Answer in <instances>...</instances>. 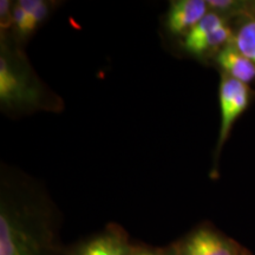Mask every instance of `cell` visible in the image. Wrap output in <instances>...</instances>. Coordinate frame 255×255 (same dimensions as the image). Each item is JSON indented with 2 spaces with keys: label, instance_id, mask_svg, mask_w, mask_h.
Masks as SVG:
<instances>
[{
  "label": "cell",
  "instance_id": "cell-1",
  "mask_svg": "<svg viewBox=\"0 0 255 255\" xmlns=\"http://www.w3.org/2000/svg\"><path fill=\"white\" fill-rule=\"evenodd\" d=\"M46 201L37 184L19 174H1L0 255H51L53 234Z\"/></svg>",
  "mask_w": 255,
  "mask_h": 255
},
{
  "label": "cell",
  "instance_id": "cell-2",
  "mask_svg": "<svg viewBox=\"0 0 255 255\" xmlns=\"http://www.w3.org/2000/svg\"><path fill=\"white\" fill-rule=\"evenodd\" d=\"M0 105L11 114L63 110L62 98L38 77L8 34H1L0 43Z\"/></svg>",
  "mask_w": 255,
  "mask_h": 255
},
{
  "label": "cell",
  "instance_id": "cell-3",
  "mask_svg": "<svg viewBox=\"0 0 255 255\" xmlns=\"http://www.w3.org/2000/svg\"><path fill=\"white\" fill-rule=\"evenodd\" d=\"M234 32L227 24V17L209 11L183 38V49L190 55L205 57L220 52L231 45Z\"/></svg>",
  "mask_w": 255,
  "mask_h": 255
},
{
  "label": "cell",
  "instance_id": "cell-4",
  "mask_svg": "<svg viewBox=\"0 0 255 255\" xmlns=\"http://www.w3.org/2000/svg\"><path fill=\"white\" fill-rule=\"evenodd\" d=\"M220 111H221V124L216 144L215 157H219L223 144L227 141L235 121L247 109L251 101V91L247 84L229 77L222 72L219 89Z\"/></svg>",
  "mask_w": 255,
  "mask_h": 255
},
{
  "label": "cell",
  "instance_id": "cell-5",
  "mask_svg": "<svg viewBox=\"0 0 255 255\" xmlns=\"http://www.w3.org/2000/svg\"><path fill=\"white\" fill-rule=\"evenodd\" d=\"M208 12L205 0H175L168 9L167 28L171 34L186 37Z\"/></svg>",
  "mask_w": 255,
  "mask_h": 255
},
{
  "label": "cell",
  "instance_id": "cell-6",
  "mask_svg": "<svg viewBox=\"0 0 255 255\" xmlns=\"http://www.w3.org/2000/svg\"><path fill=\"white\" fill-rule=\"evenodd\" d=\"M132 248L123 231L110 227L81 245L73 255H131Z\"/></svg>",
  "mask_w": 255,
  "mask_h": 255
},
{
  "label": "cell",
  "instance_id": "cell-7",
  "mask_svg": "<svg viewBox=\"0 0 255 255\" xmlns=\"http://www.w3.org/2000/svg\"><path fill=\"white\" fill-rule=\"evenodd\" d=\"M216 62L221 66L223 73L244 84L248 85V83L255 79V65L232 44L220 51Z\"/></svg>",
  "mask_w": 255,
  "mask_h": 255
},
{
  "label": "cell",
  "instance_id": "cell-8",
  "mask_svg": "<svg viewBox=\"0 0 255 255\" xmlns=\"http://www.w3.org/2000/svg\"><path fill=\"white\" fill-rule=\"evenodd\" d=\"M232 45L255 65V14L246 13L233 36Z\"/></svg>",
  "mask_w": 255,
  "mask_h": 255
},
{
  "label": "cell",
  "instance_id": "cell-9",
  "mask_svg": "<svg viewBox=\"0 0 255 255\" xmlns=\"http://www.w3.org/2000/svg\"><path fill=\"white\" fill-rule=\"evenodd\" d=\"M196 232L208 255H239L234 242L223 238L219 233L206 228H201Z\"/></svg>",
  "mask_w": 255,
  "mask_h": 255
},
{
  "label": "cell",
  "instance_id": "cell-10",
  "mask_svg": "<svg viewBox=\"0 0 255 255\" xmlns=\"http://www.w3.org/2000/svg\"><path fill=\"white\" fill-rule=\"evenodd\" d=\"M17 2L31 15L32 21L37 28L49 18L52 7L55 6L52 1L45 0H18Z\"/></svg>",
  "mask_w": 255,
  "mask_h": 255
},
{
  "label": "cell",
  "instance_id": "cell-11",
  "mask_svg": "<svg viewBox=\"0 0 255 255\" xmlns=\"http://www.w3.org/2000/svg\"><path fill=\"white\" fill-rule=\"evenodd\" d=\"M176 255H208L197 232H194L176 250Z\"/></svg>",
  "mask_w": 255,
  "mask_h": 255
},
{
  "label": "cell",
  "instance_id": "cell-12",
  "mask_svg": "<svg viewBox=\"0 0 255 255\" xmlns=\"http://www.w3.org/2000/svg\"><path fill=\"white\" fill-rule=\"evenodd\" d=\"M13 8L14 1L11 0H1L0 1V28L1 34H8L13 31Z\"/></svg>",
  "mask_w": 255,
  "mask_h": 255
},
{
  "label": "cell",
  "instance_id": "cell-13",
  "mask_svg": "<svg viewBox=\"0 0 255 255\" xmlns=\"http://www.w3.org/2000/svg\"><path fill=\"white\" fill-rule=\"evenodd\" d=\"M131 255H176V251L156 250L148 247H133Z\"/></svg>",
  "mask_w": 255,
  "mask_h": 255
}]
</instances>
